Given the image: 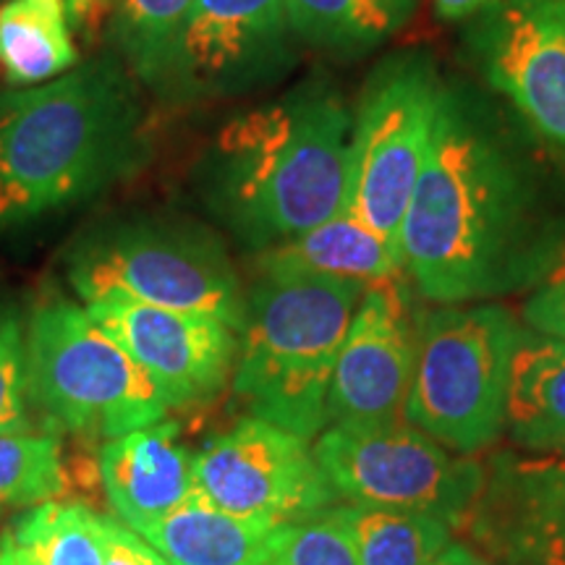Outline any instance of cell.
<instances>
[{"label": "cell", "instance_id": "6da1fadb", "mask_svg": "<svg viewBox=\"0 0 565 565\" xmlns=\"http://www.w3.org/2000/svg\"><path fill=\"white\" fill-rule=\"evenodd\" d=\"M565 244L545 166L471 87H445L427 160L401 225L404 273L435 303L532 288Z\"/></svg>", "mask_w": 565, "mask_h": 565}, {"label": "cell", "instance_id": "7a4b0ae2", "mask_svg": "<svg viewBox=\"0 0 565 565\" xmlns=\"http://www.w3.org/2000/svg\"><path fill=\"white\" fill-rule=\"evenodd\" d=\"M150 126L124 61H84L0 95V238L87 204L150 160Z\"/></svg>", "mask_w": 565, "mask_h": 565}, {"label": "cell", "instance_id": "3957f363", "mask_svg": "<svg viewBox=\"0 0 565 565\" xmlns=\"http://www.w3.org/2000/svg\"><path fill=\"white\" fill-rule=\"evenodd\" d=\"M351 129L341 92L303 79L217 131L194 168L196 194L246 249H270L345 210Z\"/></svg>", "mask_w": 565, "mask_h": 565}, {"label": "cell", "instance_id": "277c9868", "mask_svg": "<svg viewBox=\"0 0 565 565\" xmlns=\"http://www.w3.org/2000/svg\"><path fill=\"white\" fill-rule=\"evenodd\" d=\"M366 282L322 275L257 273L246 288L233 393L254 419L317 440L328 427V391Z\"/></svg>", "mask_w": 565, "mask_h": 565}, {"label": "cell", "instance_id": "5b68a950", "mask_svg": "<svg viewBox=\"0 0 565 565\" xmlns=\"http://www.w3.org/2000/svg\"><path fill=\"white\" fill-rule=\"evenodd\" d=\"M68 286L84 303L121 299L210 315L238 333L246 288L221 238L179 215L137 212L84 228L63 254Z\"/></svg>", "mask_w": 565, "mask_h": 565}, {"label": "cell", "instance_id": "8992f818", "mask_svg": "<svg viewBox=\"0 0 565 565\" xmlns=\"http://www.w3.org/2000/svg\"><path fill=\"white\" fill-rule=\"evenodd\" d=\"M529 338L498 303H440L416 315V362L404 419L471 456L505 433L513 359Z\"/></svg>", "mask_w": 565, "mask_h": 565}, {"label": "cell", "instance_id": "52a82bcc", "mask_svg": "<svg viewBox=\"0 0 565 565\" xmlns=\"http://www.w3.org/2000/svg\"><path fill=\"white\" fill-rule=\"evenodd\" d=\"M26 385L51 433L113 440L171 412L150 374L66 296L26 317Z\"/></svg>", "mask_w": 565, "mask_h": 565}, {"label": "cell", "instance_id": "ba28073f", "mask_svg": "<svg viewBox=\"0 0 565 565\" xmlns=\"http://www.w3.org/2000/svg\"><path fill=\"white\" fill-rule=\"evenodd\" d=\"M443 82L419 55L387 58L353 110L349 200L372 231L401 249V225L427 160Z\"/></svg>", "mask_w": 565, "mask_h": 565}, {"label": "cell", "instance_id": "9c48e42d", "mask_svg": "<svg viewBox=\"0 0 565 565\" xmlns=\"http://www.w3.org/2000/svg\"><path fill=\"white\" fill-rule=\"evenodd\" d=\"M315 456L338 500L356 508H401L443 515L456 529L484 487V466L458 461L448 448L406 419L385 424H330Z\"/></svg>", "mask_w": 565, "mask_h": 565}, {"label": "cell", "instance_id": "30bf717a", "mask_svg": "<svg viewBox=\"0 0 565 565\" xmlns=\"http://www.w3.org/2000/svg\"><path fill=\"white\" fill-rule=\"evenodd\" d=\"M294 40L282 0H194L150 89L173 105L244 95L291 66Z\"/></svg>", "mask_w": 565, "mask_h": 565}, {"label": "cell", "instance_id": "8fae6325", "mask_svg": "<svg viewBox=\"0 0 565 565\" xmlns=\"http://www.w3.org/2000/svg\"><path fill=\"white\" fill-rule=\"evenodd\" d=\"M194 490L236 519L275 529L338 500L309 440L254 416L194 454Z\"/></svg>", "mask_w": 565, "mask_h": 565}, {"label": "cell", "instance_id": "7c38bea8", "mask_svg": "<svg viewBox=\"0 0 565 565\" xmlns=\"http://www.w3.org/2000/svg\"><path fill=\"white\" fill-rule=\"evenodd\" d=\"M466 40L487 84L565 152V0H490Z\"/></svg>", "mask_w": 565, "mask_h": 565}, {"label": "cell", "instance_id": "4fadbf2b", "mask_svg": "<svg viewBox=\"0 0 565 565\" xmlns=\"http://www.w3.org/2000/svg\"><path fill=\"white\" fill-rule=\"evenodd\" d=\"M84 309L158 383L171 412L207 404L233 377L238 333L215 317L121 296Z\"/></svg>", "mask_w": 565, "mask_h": 565}, {"label": "cell", "instance_id": "5bb4252c", "mask_svg": "<svg viewBox=\"0 0 565 565\" xmlns=\"http://www.w3.org/2000/svg\"><path fill=\"white\" fill-rule=\"evenodd\" d=\"M414 362L416 320L401 278L372 282L338 351L328 391V427L401 419Z\"/></svg>", "mask_w": 565, "mask_h": 565}, {"label": "cell", "instance_id": "9a60e30c", "mask_svg": "<svg viewBox=\"0 0 565 565\" xmlns=\"http://www.w3.org/2000/svg\"><path fill=\"white\" fill-rule=\"evenodd\" d=\"M463 529L492 565H565V450L505 454L484 469Z\"/></svg>", "mask_w": 565, "mask_h": 565}, {"label": "cell", "instance_id": "2e32d148", "mask_svg": "<svg viewBox=\"0 0 565 565\" xmlns=\"http://www.w3.org/2000/svg\"><path fill=\"white\" fill-rule=\"evenodd\" d=\"M100 479L113 515L147 536L194 492V454L179 424L162 419L105 440Z\"/></svg>", "mask_w": 565, "mask_h": 565}, {"label": "cell", "instance_id": "e0dca14e", "mask_svg": "<svg viewBox=\"0 0 565 565\" xmlns=\"http://www.w3.org/2000/svg\"><path fill=\"white\" fill-rule=\"evenodd\" d=\"M254 267L267 275H322L372 286L401 278L404 257L398 246L343 210L301 236L257 252Z\"/></svg>", "mask_w": 565, "mask_h": 565}, {"label": "cell", "instance_id": "ac0fdd59", "mask_svg": "<svg viewBox=\"0 0 565 565\" xmlns=\"http://www.w3.org/2000/svg\"><path fill=\"white\" fill-rule=\"evenodd\" d=\"M278 529L236 519L194 490L145 540L171 565H263Z\"/></svg>", "mask_w": 565, "mask_h": 565}, {"label": "cell", "instance_id": "d6986e66", "mask_svg": "<svg viewBox=\"0 0 565 565\" xmlns=\"http://www.w3.org/2000/svg\"><path fill=\"white\" fill-rule=\"evenodd\" d=\"M505 429L526 454L565 450V345L529 335L513 359Z\"/></svg>", "mask_w": 565, "mask_h": 565}, {"label": "cell", "instance_id": "ffe728a7", "mask_svg": "<svg viewBox=\"0 0 565 565\" xmlns=\"http://www.w3.org/2000/svg\"><path fill=\"white\" fill-rule=\"evenodd\" d=\"M79 63L68 0H6L0 6V66L13 89L58 79Z\"/></svg>", "mask_w": 565, "mask_h": 565}, {"label": "cell", "instance_id": "44dd1931", "mask_svg": "<svg viewBox=\"0 0 565 565\" xmlns=\"http://www.w3.org/2000/svg\"><path fill=\"white\" fill-rule=\"evenodd\" d=\"M296 38L338 55L377 47L412 19L416 0H282Z\"/></svg>", "mask_w": 565, "mask_h": 565}, {"label": "cell", "instance_id": "7402d4cb", "mask_svg": "<svg viewBox=\"0 0 565 565\" xmlns=\"http://www.w3.org/2000/svg\"><path fill=\"white\" fill-rule=\"evenodd\" d=\"M349 508L362 565H427L454 542L456 526L443 515L401 508Z\"/></svg>", "mask_w": 565, "mask_h": 565}, {"label": "cell", "instance_id": "603a6c76", "mask_svg": "<svg viewBox=\"0 0 565 565\" xmlns=\"http://www.w3.org/2000/svg\"><path fill=\"white\" fill-rule=\"evenodd\" d=\"M194 0H113L110 42L134 79L152 87Z\"/></svg>", "mask_w": 565, "mask_h": 565}, {"label": "cell", "instance_id": "cb8c5ba5", "mask_svg": "<svg viewBox=\"0 0 565 565\" xmlns=\"http://www.w3.org/2000/svg\"><path fill=\"white\" fill-rule=\"evenodd\" d=\"M66 490L55 433H0V513L38 508Z\"/></svg>", "mask_w": 565, "mask_h": 565}, {"label": "cell", "instance_id": "d4e9b609", "mask_svg": "<svg viewBox=\"0 0 565 565\" xmlns=\"http://www.w3.org/2000/svg\"><path fill=\"white\" fill-rule=\"evenodd\" d=\"M11 532L42 565H105L97 513L82 503H42L13 521Z\"/></svg>", "mask_w": 565, "mask_h": 565}, {"label": "cell", "instance_id": "484cf974", "mask_svg": "<svg viewBox=\"0 0 565 565\" xmlns=\"http://www.w3.org/2000/svg\"><path fill=\"white\" fill-rule=\"evenodd\" d=\"M263 565H362L353 540L351 508L333 505L280 526Z\"/></svg>", "mask_w": 565, "mask_h": 565}, {"label": "cell", "instance_id": "4316f807", "mask_svg": "<svg viewBox=\"0 0 565 565\" xmlns=\"http://www.w3.org/2000/svg\"><path fill=\"white\" fill-rule=\"evenodd\" d=\"M32 429V401L26 385V315L0 294V433Z\"/></svg>", "mask_w": 565, "mask_h": 565}, {"label": "cell", "instance_id": "83f0119b", "mask_svg": "<svg viewBox=\"0 0 565 565\" xmlns=\"http://www.w3.org/2000/svg\"><path fill=\"white\" fill-rule=\"evenodd\" d=\"M524 320L536 335L565 345V244L532 286L524 303Z\"/></svg>", "mask_w": 565, "mask_h": 565}, {"label": "cell", "instance_id": "f1b7e54d", "mask_svg": "<svg viewBox=\"0 0 565 565\" xmlns=\"http://www.w3.org/2000/svg\"><path fill=\"white\" fill-rule=\"evenodd\" d=\"M97 532L105 565H171L158 547L126 526L118 515L97 513Z\"/></svg>", "mask_w": 565, "mask_h": 565}, {"label": "cell", "instance_id": "f546056e", "mask_svg": "<svg viewBox=\"0 0 565 565\" xmlns=\"http://www.w3.org/2000/svg\"><path fill=\"white\" fill-rule=\"evenodd\" d=\"M0 565H42L38 553L30 545L19 540L11 532V526L6 532H0Z\"/></svg>", "mask_w": 565, "mask_h": 565}, {"label": "cell", "instance_id": "4dcf8cb0", "mask_svg": "<svg viewBox=\"0 0 565 565\" xmlns=\"http://www.w3.org/2000/svg\"><path fill=\"white\" fill-rule=\"evenodd\" d=\"M427 565H492V563L487 561L479 550L469 547V545H458V542H450V545Z\"/></svg>", "mask_w": 565, "mask_h": 565}, {"label": "cell", "instance_id": "1f68e13d", "mask_svg": "<svg viewBox=\"0 0 565 565\" xmlns=\"http://www.w3.org/2000/svg\"><path fill=\"white\" fill-rule=\"evenodd\" d=\"M435 13L445 21H458L469 19L482 9V6L490 3V0H433Z\"/></svg>", "mask_w": 565, "mask_h": 565}]
</instances>
